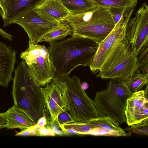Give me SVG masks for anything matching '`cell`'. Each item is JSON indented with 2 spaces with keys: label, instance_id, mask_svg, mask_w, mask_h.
I'll return each mask as SVG.
<instances>
[{
  "label": "cell",
  "instance_id": "obj_1",
  "mask_svg": "<svg viewBox=\"0 0 148 148\" xmlns=\"http://www.w3.org/2000/svg\"><path fill=\"white\" fill-rule=\"evenodd\" d=\"M99 44L86 38L74 36L49 42V57L54 77L69 75L80 66L89 67Z\"/></svg>",
  "mask_w": 148,
  "mask_h": 148
},
{
  "label": "cell",
  "instance_id": "obj_2",
  "mask_svg": "<svg viewBox=\"0 0 148 148\" xmlns=\"http://www.w3.org/2000/svg\"><path fill=\"white\" fill-rule=\"evenodd\" d=\"M12 95L14 105L27 113L36 124L41 117L47 119L50 113L41 88L23 60L14 70Z\"/></svg>",
  "mask_w": 148,
  "mask_h": 148
},
{
  "label": "cell",
  "instance_id": "obj_3",
  "mask_svg": "<svg viewBox=\"0 0 148 148\" xmlns=\"http://www.w3.org/2000/svg\"><path fill=\"white\" fill-rule=\"evenodd\" d=\"M61 22L69 28L71 36L86 38L99 43L115 25L108 8L99 6L84 13L70 14Z\"/></svg>",
  "mask_w": 148,
  "mask_h": 148
},
{
  "label": "cell",
  "instance_id": "obj_4",
  "mask_svg": "<svg viewBox=\"0 0 148 148\" xmlns=\"http://www.w3.org/2000/svg\"><path fill=\"white\" fill-rule=\"evenodd\" d=\"M51 81L60 89L67 111L74 122H86L98 116L94 100L82 88L78 77L75 75L54 77Z\"/></svg>",
  "mask_w": 148,
  "mask_h": 148
},
{
  "label": "cell",
  "instance_id": "obj_5",
  "mask_svg": "<svg viewBox=\"0 0 148 148\" xmlns=\"http://www.w3.org/2000/svg\"><path fill=\"white\" fill-rule=\"evenodd\" d=\"M132 94L125 82L110 80L105 89L96 93L93 100L98 116L109 118L120 124L124 123L127 100Z\"/></svg>",
  "mask_w": 148,
  "mask_h": 148
},
{
  "label": "cell",
  "instance_id": "obj_6",
  "mask_svg": "<svg viewBox=\"0 0 148 148\" xmlns=\"http://www.w3.org/2000/svg\"><path fill=\"white\" fill-rule=\"evenodd\" d=\"M139 68L138 56L130 45L120 44L112 50L102 66L103 72H99L96 77L126 82Z\"/></svg>",
  "mask_w": 148,
  "mask_h": 148
},
{
  "label": "cell",
  "instance_id": "obj_7",
  "mask_svg": "<svg viewBox=\"0 0 148 148\" xmlns=\"http://www.w3.org/2000/svg\"><path fill=\"white\" fill-rule=\"evenodd\" d=\"M12 24H17L24 29L28 36L29 42L37 43L45 34L65 25L36 8L20 14Z\"/></svg>",
  "mask_w": 148,
  "mask_h": 148
},
{
  "label": "cell",
  "instance_id": "obj_8",
  "mask_svg": "<svg viewBox=\"0 0 148 148\" xmlns=\"http://www.w3.org/2000/svg\"><path fill=\"white\" fill-rule=\"evenodd\" d=\"M134 8H133L127 9L112 30L99 43L97 52L89 66L93 73L99 72L101 66L115 46L126 38L127 24Z\"/></svg>",
  "mask_w": 148,
  "mask_h": 148
},
{
  "label": "cell",
  "instance_id": "obj_9",
  "mask_svg": "<svg viewBox=\"0 0 148 148\" xmlns=\"http://www.w3.org/2000/svg\"><path fill=\"white\" fill-rule=\"evenodd\" d=\"M128 21L126 38L133 52L137 56L148 47V6L145 2Z\"/></svg>",
  "mask_w": 148,
  "mask_h": 148
},
{
  "label": "cell",
  "instance_id": "obj_10",
  "mask_svg": "<svg viewBox=\"0 0 148 148\" xmlns=\"http://www.w3.org/2000/svg\"><path fill=\"white\" fill-rule=\"evenodd\" d=\"M143 90L133 93L128 98L125 111L128 126L148 118V84Z\"/></svg>",
  "mask_w": 148,
  "mask_h": 148
},
{
  "label": "cell",
  "instance_id": "obj_11",
  "mask_svg": "<svg viewBox=\"0 0 148 148\" xmlns=\"http://www.w3.org/2000/svg\"><path fill=\"white\" fill-rule=\"evenodd\" d=\"M87 135L112 136H129L132 133L122 129L117 121L109 118L98 116L86 122Z\"/></svg>",
  "mask_w": 148,
  "mask_h": 148
},
{
  "label": "cell",
  "instance_id": "obj_12",
  "mask_svg": "<svg viewBox=\"0 0 148 148\" xmlns=\"http://www.w3.org/2000/svg\"><path fill=\"white\" fill-rule=\"evenodd\" d=\"M41 89L50 113L51 120L54 122L60 113L67 111L61 90L51 81L42 87Z\"/></svg>",
  "mask_w": 148,
  "mask_h": 148
},
{
  "label": "cell",
  "instance_id": "obj_13",
  "mask_svg": "<svg viewBox=\"0 0 148 148\" xmlns=\"http://www.w3.org/2000/svg\"><path fill=\"white\" fill-rule=\"evenodd\" d=\"M23 60L26 64L34 78L42 87L51 82L54 73L50 62L42 56L25 58Z\"/></svg>",
  "mask_w": 148,
  "mask_h": 148
},
{
  "label": "cell",
  "instance_id": "obj_14",
  "mask_svg": "<svg viewBox=\"0 0 148 148\" xmlns=\"http://www.w3.org/2000/svg\"><path fill=\"white\" fill-rule=\"evenodd\" d=\"M45 0H3L2 9L4 16L3 26L12 21L22 13L37 8Z\"/></svg>",
  "mask_w": 148,
  "mask_h": 148
},
{
  "label": "cell",
  "instance_id": "obj_15",
  "mask_svg": "<svg viewBox=\"0 0 148 148\" xmlns=\"http://www.w3.org/2000/svg\"><path fill=\"white\" fill-rule=\"evenodd\" d=\"M16 62V51L0 42V86L8 87Z\"/></svg>",
  "mask_w": 148,
  "mask_h": 148
},
{
  "label": "cell",
  "instance_id": "obj_16",
  "mask_svg": "<svg viewBox=\"0 0 148 148\" xmlns=\"http://www.w3.org/2000/svg\"><path fill=\"white\" fill-rule=\"evenodd\" d=\"M2 113L7 121V129L19 128L23 130L36 125L27 113L14 105Z\"/></svg>",
  "mask_w": 148,
  "mask_h": 148
},
{
  "label": "cell",
  "instance_id": "obj_17",
  "mask_svg": "<svg viewBox=\"0 0 148 148\" xmlns=\"http://www.w3.org/2000/svg\"><path fill=\"white\" fill-rule=\"evenodd\" d=\"M36 8L61 22L63 18L71 14L61 0H45Z\"/></svg>",
  "mask_w": 148,
  "mask_h": 148
},
{
  "label": "cell",
  "instance_id": "obj_18",
  "mask_svg": "<svg viewBox=\"0 0 148 148\" xmlns=\"http://www.w3.org/2000/svg\"><path fill=\"white\" fill-rule=\"evenodd\" d=\"M71 15L86 12L98 6L91 0H61Z\"/></svg>",
  "mask_w": 148,
  "mask_h": 148
},
{
  "label": "cell",
  "instance_id": "obj_19",
  "mask_svg": "<svg viewBox=\"0 0 148 148\" xmlns=\"http://www.w3.org/2000/svg\"><path fill=\"white\" fill-rule=\"evenodd\" d=\"M132 93L139 91L148 83V73H141L140 68L125 82Z\"/></svg>",
  "mask_w": 148,
  "mask_h": 148
},
{
  "label": "cell",
  "instance_id": "obj_20",
  "mask_svg": "<svg viewBox=\"0 0 148 148\" xmlns=\"http://www.w3.org/2000/svg\"><path fill=\"white\" fill-rule=\"evenodd\" d=\"M40 55L42 56L50 62L49 50L44 45H41L37 43L29 42L28 48L21 52L20 57L23 60L25 58Z\"/></svg>",
  "mask_w": 148,
  "mask_h": 148
},
{
  "label": "cell",
  "instance_id": "obj_21",
  "mask_svg": "<svg viewBox=\"0 0 148 148\" xmlns=\"http://www.w3.org/2000/svg\"><path fill=\"white\" fill-rule=\"evenodd\" d=\"M98 6L106 8L123 7L127 9L135 8L137 0H91Z\"/></svg>",
  "mask_w": 148,
  "mask_h": 148
},
{
  "label": "cell",
  "instance_id": "obj_22",
  "mask_svg": "<svg viewBox=\"0 0 148 148\" xmlns=\"http://www.w3.org/2000/svg\"><path fill=\"white\" fill-rule=\"evenodd\" d=\"M70 34V29L65 25L45 34L38 41V43L42 42H51L60 40Z\"/></svg>",
  "mask_w": 148,
  "mask_h": 148
},
{
  "label": "cell",
  "instance_id": "obj_23",
  "mask_svg": "<svg viewBox=\"0 0 148 148\" xmlns=\"http://www.w3.org/2000/svg\"><path fill=\"white\" fill-rule=\"evenodd\" d=\"M124 130L129 132L141 135H148V118L141 122L133 124Z\"/></svg>",
  "mask_w": 148,
  "mask_h": 148
},
{
  "label": "cell",
  "instance_id": "obj_24",
  "mask_svg": "<svg viewBox=\"0 0 148 148\" xmlns=\"http://www.w3.org/2000/svg\"><path fill=\"white\" fill-rule=\"evenodd\" d=\"M107 8L115 24L120 20L125 11L127 9L123 7H110Z\"/></svg>",
  "mask_w": 148,
  "mask_h": 148
},
{
  "label": "cell",
  "instance_id": "obj_25",
  "mask_svg": "<svg viewBox=\"0 0 148 148\" xmlns=\"http://www.w3.org/2000/svg\"><path fill=\"white\" fill-rule=\"evenodd\" d=\"M56 121L59 125L60 128L61 126L63 125L74 122L70 114L66 111L60 113L58 115Z\"/></svg>",
  "mask_w": 148,
  "mask_h": 148
},
{
  "label": "cell",
  "instance_id": "obj_26",
  "mask_svg": "<svg viewBox=\"0 0 148 148\" xmlns=\"http://www.w3.org/2000/svg\"><path fill=\"white\" fill-rule=\"evenodd\" d=\"M138 56V61L139 67L148 64V47L142 52Z\"/></svg>",
  "mask_w": 148,
  "mask_h": 148
},
{
  "label": "cell",
  "instance_id": "obj_27",
  "mask_svg": "<svg viewBox=\"0 0 148 148\" xmlns=\"http://www.w3.org/2000/svg\"><path fill=\"white\" fill-rule=\"evenodd\" d=\"M38 136H53L56 134L49 127L45 126L43 128L38 129Z\"/></svg>",
  "mask_w": 148,
  "mask_h": 148
},
{
  "label": "cell",
  "instance_id": "obj_28",
  "mask_svg": "<svg viewBox=\"0 0 148 148\" xmlns=\"http://www.w3.org/2000/svg\"><path fill=\"white\" fill-rule=\"evenodd\" d=\"M47 122V119L44 116L42 117L38 120L35 126L37 128H42L45 126Z\"/></svg>",
  "mask_w": 148,
  "mask_h": 148
},
{
  "label": "cell",
  "instance_id": "obj_29",
  "mask_svg": "<svg viewBox=\"0 0 148 148\" xmlns=\"http://www.w3.org/2000/svg\"><path fill=\"white\" fill-rule=\"evenodd\" d=\"M0 35L4 38L7 39L10 41L13 40L14 36L6 32L0 28Z\"/></svg>",
  "mask_w": 148,
  "mask_h": 148
},
{
  "label": "cell",
  "instance_id": "obj_30",
  "mask_svg": "<svg viewBox=\"0 0 148 148\" xmlns=\"http://www.w3.org/2000/svg\"><path fill=\"white\" fill-rule=\"evenodd\" d=\"M7 121L2 113H0V130L3 128H6Z\"/></svg>",
  "mask_w": 148,
  "mask_h": 148
},
{
  "label": "cell",
  "instance_id": "obj_31",
  "mask_svg": "<svg viewBox=\"0 0 148 148\" xmlns=\"http://www.w3.org/2000/svg\"><path fill=\"white\" fill-rule=\"evenodd\" d=\"M148 64L143 65L139 68H140L142 73H148Z\"/></svg>",
  "mask_w": 148,
  "mask_h": 148
},
{
  "label": "cell",
  "instance_id": "obj_32",
  "mask_svg": "<svg viewBox=\"0 0 148 148\" xmlns=\"http://www.w3.org/2000/svg\"><path fill=\"white\" fill-rule=\"evenodd\" d=\"M82 86L84 90L86 89L88 87V85L86 82H84L81 83Z\"/></svg>",
  "mask_w": 148,
  "mask_h": 148
},
{
  "label": "cell",
  "instance_id": "obj_33",
  "mask_svg": "<svg viewBox=\"0 0 148 148\" xmlns=\"http://www.w3.org/2000/svg\"><path fill=\"white\" fill-rule=\"evenodd\" d=\"M0 16H1L3 21L4 19V14L3 12L1 9V8L0 5Z\"/></svg>",
  "mask_w": 148,
  "mask_h": 148
},
{
  "label": "cell",
  "instance_id": "obj_34",
  "mask_svg": "<svg viewBox=\"0 0 148 148\" xmlns=\"http://www.w3.org/2000/svg\"><path fill=\"white\" fill-rule=\"evenodd\" d=\"M3 0H0V5L1 6V9H2V3H3Z\"/></svg>",
  "mask_w": 148,
  "mask_h": 148
},
{
  "label": "cell",
  "instance_id": "obj_35",
  "mask_svg": "<svg viewBox=\"0 0 148 148\" xmlns=\"http://www.w3.org/2000/svg\"></svg>",
  "mask_w": 148,
  "mask_h": 148
}]
</instances>
